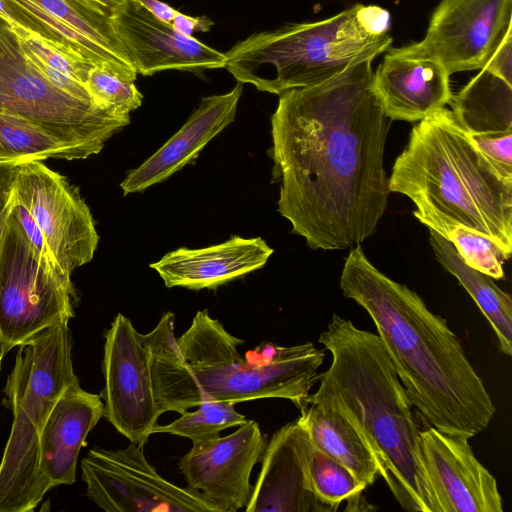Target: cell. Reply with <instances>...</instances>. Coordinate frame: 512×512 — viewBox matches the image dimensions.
Here are the masks:
<instances>
[{
	"label": "cell",
	"instance_id": "8992f818",
	"mask_svg": "<svg viewBox=\"0 0 512 512\" xmlns=\"http://www.w3.org/2000/svg\"><path fill=\"white\" fill-rule=\"evenodd\" d=\"M78 379L68 322L18 346L4 393L13 420L0 462V512H31L50 490L39 469V441L61 394Z\"/></svg>",
	"mask_w": 512,
	"mask_h": 512
},
{
	"label": "cell",
	"instance_id": "7402d4cb",
	"mask_svg": "<svg viewBox=\"0 0 512 512\" xmlns=\"http://www.w3.org/2000/svg\"><path fill=\"white\" fill-rule=\"evenodd\" d=\"M104 416L100 395L72 383L58 398L39 441V469L50 489L75 482L78 455Z\"/></svg>",
	"mask_w": 512,
	"mask_h": 512
},
{
	"label": "cell",
	"instance_id": "ab89813d",
	"mask_svg": "<svg viewBox=\"0 0 512 512\" xmlns=\"http://www.w3.org/2000/svg\"><path fill=\"white\" fill-rule=\"evenodd\" d=\"M6 354H7V352L5 351V349L2 345V342L0 341V370H1L2 360Z\"/></svg>",
	"mask_w": 512,
	"mask_h": 512
},
{
	"label": "cell",
	"instance_id": "603a6c76",
	"mask_svg": "<svg viewBox=\"0 0 512 512\" xmlns=\"http://www.w3.org/2000/svg\"><path fill=\"white\" fill-rule=\"evenodd\" d=\"M297 419L312 445L347 468L365 488L378 476L376 462L352 425L338 412L308 404Z\"/></svg>",
	"mask_w": 512,
	"mask_h": 512
},
{
	"label": "cell",
	"instance_id": "e0dca14e",
	"mask_svg": "<svg viewBox=\"0 0 512 512\" xmlns=\"http://www.w3.org/2000/svg\"><path fill=\"white\" fill-rule=\"evenodd\" d=\"M112 23L137 73L144 76L169 69L197 72L225 67L224 53L177 32L136 0H122Z\"/></svg>",
	"mask_w": 512,
	"mask_h": 512
},
{
	"label": "cell",
	"instance_id": "d4e9b609",
	"mask_svg": "<svg viewBox=\"0 0 512 512\" xmlns=\"http://www.w3.org/2000/svg\"><path fill=\"white\" fill-rule=\"evenodd\" d=\"M468 134L512 131V85L481 69L450 101Z\"/></svg>",
	"mask_w": 512,
	"mask_h": 512
},
{
	"label": "cell",
	"instance_id": "7a4b0ae2",
	"mask_svg": "<svg viewBox=\"0 0 512 512\" xmlns=\"http://www.w3.org/2000/svg\"><path fill=\"white\" fill-rule=\"evenodd\" d=\"M340 288L370 315L410 403L429 426L466 439L488 428L496 408L444 318L378 270L360 244L345 258Z\"/></svg>",
	"mask_w": 512,
	"mask_h": 512
},
{
	"label": "cell",
	"instance_id": "f1b7e54d",
	"mask_svg": "<svg viewBox=\"0 0 512 512\" xmlns=\"http://www.w3.org/2000/svg\"><path fill=\"white\" fill-rule=\"evenodd\" d=\"M235 403L230 401H204L194 412L187 410L167 425H157L154 433H166L186 437L192 442L213 438L220 432L247 422L246 417L237 412Z\"/></svg>",
	"mask_w": 512,
	"mask_h": 512
},
{
	"label": "cell",
	"instance_id": "cb8c5ba5",
	"mask_svg": "<svg viewBox=\"0 0 512 512\" xmlns=\"http://www.w3.org/2000/svg\"><path fill=\"white\" fill-rule=\"evenodd\" d=\"M429 231V241L437 261L469 293L490 323L501 352L511 356L512 298L510 294L501 290L493 278L468 266L448 240L433 230Z\"/></svg>",
	"mask_w": 512,
	"mask_h": 512
},
{
	"label": "cell",
	"instance_id": "ac0fdd59",
	"mask_svg": "<svg viewBox=\"0 0 512 512\" xmlns=\"http://www.w3.org/2000/svg\"><path fill=\"white\" fill-rule=\"evenodd\" d=\"M313 445L295 420L277 430L266 443L261 470L247 512H332L312 491L309 459Z\"/></svg>",
	"mask_w": 512,
	"mask_h": 512
},
{
	"label": "cell",
	"instance_id": "3957f363",
	"mask_svg": "<svg viewBox=\"0 0 512 512\" xmlns=\"http://www.w3.org/2000/svg\"><path fill=\"white\" fill-rule=\"evenodd\" d=\"M174 319L172 312H165L151 332L142 334L162 413L181 414L204 401L236 404L263 398L289 400L300 411L307 407L325 356L313 343H263L246 359L238 351L244 341L207 309L196 312L180 337H175Z\"/></svg>",
	"mask_w": 512,
	"mask_h": 512
},
{
	"label": "cell",
	"instance_id": "484cf974",
	"mask_svg": "<svg viewBox=\"0 0 512 512\" xmlns=\"http://www.w3.org/2000/svg\"><path fill=\"white\" fill-rule=\"evenodd\" d=\"M49 158L75 160L85 159L87 155L38 124L0 111V166L16 167Z\"/></svg>",
	"mask_w": 512,
	"mask_h": 512
},
{
	"label": "cell",
	"instance_id": "4dcf8cb0",
	"mask_svg": "<svg viewBox=\"0 0 512 512\" xmlns=\"http://www.w3.org/2000/svg\"><path fill=\"white\" fill-rule=\"evenodd\" d=\"M443 238L453 245L468 266L493 279L504 278L505 258L496 244L484 234L465 226H455Z\"/></svg>",
	"mask_w": 512,
	"mask_h": 512
},
{
	"label": "cell",
	"instance_id": "9c48e42d",
	"mask_svg": "<svg viewBox=\"0 0 512 512\" xmlns=\"http://www.w3.org/2000/svg\"><path fill=\"white\" fill-rule=\"evenodd\" d=\"M74 296L71 275L35 252L10 212L0 242V341L5 351L69 322Z\"/></svg>",
	"mask_w": 512,
	"mask_h": 512
},
{
	"label": "cell",
	"instance_id": "52a82bcc",
	"mask_svg": "<svg viewBox=\"0 0 512 512\" xmlns=\"http://www.w3.org/2000/svg\"><path fill=\"white\" fill-rule=\"evenodd\" d=\"M356 11L357 4L321 21L253 33L225 53V68L238 82L277 95L321 83L392 43L388 34L365 32Z\"/></svg>",
	"mask_w": 512,
	"mask_h": 512
},
{
	"label": "cell",
	"instance_id": "4fadbf2b",
	"mask_svg": "<svg viewBox=\"0 0 512 512\" xmlns=\"http://www.w3.org/2000/svg\"><path fill=\"white\" fill-rule=\"evenodd\" d=\"M512 0H442L424 39L396 52L440 63L449 75L483 69L511 30Z\"/></svg>",
	"mask_w": 512,
	"mask_h": 512
},
{
	"label": "cell",
	"instance_id": "277c9868",
	"mask_svg": "<svg viewBox=\"0 0 512 512\" xmlns=\"http://www.w3.org/2000/svg\"><path fill=\"white\" fill-rule=\"evenodd\" d=\"M319 342L332 361L307 405L328 407L352 425L403 509L439 512L422 464L413 406L379 336L333 314Z\"/></svg>",
	"mask_w": 512,
	"mask_h": 512
},
{
	"label": "cell",
	"instance_id": "7c38bea8",
	"mask_svg": "<svg viewBox=\"0 0 512 512\" xmlns=\"http://www.w3.org/2000/svg\"><path fill=\"white\" fill-rule=\"evenodd\" d=\"M102 371L105 418L130 442L145 444L163 413L155 397L149 350L121 313L105 333Z\"/></svg>",
	"mask_w": 512,
	"mask_h": 512
},
{
	"label": "cell",
	"instance_id": "ffe728a7",
	"mask_svg": "<svg viewBox=\"0 0 512 512\" xmlns=\"http://www.w3.org/2000/svg\"><path fill=\"white\" fill-rule=\"evenodd\" d=\"M449 76L433 59L390 48L373 72V89L389 119L416 122L450 103Z\"/></svg>",
	"mask_w": 512,
	"mask_h": 512
},
{
	"label": "cell",
	"instance_id": "f546056e",
	"mask_svg": "<svg viewBox=\"0 0 512 512\" xmlns=\"http://www.w3.org/2000/svg\"><path fill=\"white\" fill-rule=\"evenodd\" d=\"M86 86L96 106L119 116H130L142 104L133 81L100 66L90 69Z\"/></svg>",
	"mask_w": 512,
	"mask_h": 512
},
{
	"label": "cell",
	"instance_id": "5bb4252c",
	"mask_svg": "<svg viewBox=\"0 0 512 512\" xmlns=\"http://www.w3.org/2000/svg\"><path fill=\"white\" fill-rule=\"evenodd\" d=\"M35 35L135 81L137 71L112 23L122 0H9Z\"/></svg>",
	"mask_w": 512,
	"mask_h": 512
},
{
	"label": "cell",
	"instance_id": "d590c367",
	"mask_svg": "<svg viewBox=\"0 0 512 512\" xmlns=\"http://www.w3.org/2000/svg\"><path fill=\"white\" fill-rule=\"evenodd\" d=\"M214 22L206 16H190L180 11L174 16L171 26L182 35L192 37L194 32H208Z\"/></svg>",
	"mask_w": 512,
	"mask_h": 512
},
{
	"label": "cell",
	"instance_id": "2e32d148",
	"mask_svg": "<svg viewBox=\"0 0 512 512\" xmlns=\"http://www.w3.org/2000/svg\"><path fill=\"white\" fill-rule=\"evenodd\" d=\"M422 464L439 512H502L497 481L466 438L433 426L420 432Z\"/></svg>",
	"mask_w": 512,
	"mask_h": 512
},
{
	"label": "cell",
	"instance_id": "e575fe53",
	"mask_svg": "<svg viewBox=\"0 0 512 512\" xmlns=\"http://www.w3.org/2000/svg\"><path fill=\"white\" fill-rule=\"evenodd\" d=\"M356 17L363 30L373 36L385 35L390 28V14L380 6L357 4Z\"/></svg>",
	"mask_w": 512,
	"mask_h": 512
},
{
	"label": "cell",
	"instance_id": "30bf717a",
	"mask_svg": "<svg viewBox=\"0 0 512 512\" xmlns=\"http://www.w3.org/2000/svg\"><path fill=\"white\" fill-rule=\"evenodd\" d=\"M143 447L90 449L81 460L88 498L108 512H217L199 491L159 475Z\"/></svg>",
	"mask_w": 512,
	"mask_h": 512
},
{
	"label": "cell",
	"instance_id": "9a60e30c",
	"mask_svg": "<svg viewBox=\"0 0 512 512\" xmlns=\"http://www.w3.org/2000/svg\"><path fill=\"white\" fill-rule=\"evenodd\" d=\"M265 446L258 423L247 420L227 436L193 442L179 469L187 485L199 491L217 512H236L250 500V475Z\"/></svg>",
	"mask_w": 512,
	"mask_h": 512
},
{
	"label": "cell",
	"instance_id": "8d00e7d4",
	"mask_svg": "<svg viewBox=\"0 0 512 512\" xmlns=\"http://www.w3.org/2000/svg\"><path fill=\"white\" fill-rule=\"evenodd\" d=\"M0 18L10 27H20L34 32L31 22L9 0H0Z\"/></svg>",
	"mask_w": 512,
	"mask_h": 512
},
{
	"label": "cell",
	"instance_id": "d6986e66",
	"mask_svg": "<svg viewBox=\"0 0 512 512\" xmlns=\"http://www.w3.org/2000/svg\"><path fill=\"white\" fill-rule=\"evenodd\" d=\"M243 83L228 93L202 98L185 124L140 166L130 170L120 187L123 195L143 192L167 180L188 164H194L200 151L230 125L236 116Z\"/></svg>",
	"mask_w": 512,
	"mask_h": 512
},
{
	"label": "cell",
	"instance_id": "6da1fadb",
	"mask_svg": "<svg viewBox=\"0 0 512 512\" xmlns=\"http://www.w3.org/2000/svg\"><path fill=\"white\" fill-rule=\"evenodd\" d=\"M371 62L282 92L271 116L278 212L315 250L361 244L387 208L384 151L392 120L374 92Z\"/></svg>",
	"mask_w": 512,
	"mask_h": 512
},
{
	"label": "cell",
	"instance_id": "4316f807",
	"mask_svg": "<svg viewBox=\"0 0 512 512\" xmlns=\"http://www.w3.org/2000/svg\"><path fill=\"white\" fill-rule=\"evenodd\" d=\"M11 29L23 52L50 83L75 98L94 104L86 83L90 69L96 65L23 28Z\"/></svg>",
	"mask_w": 512,
	"mask_h": 512
},
{
	"label": "cell",
	"instance_id": "d6a6232c",
	"mask_svg": "<svg viewBox=\"0 0 512 512\" xmlns=\"http://www.w3.org/2000/svg\"><path fill=\"white\" fill-rule=\"evenodd\" d=\"M10 212L18 221L21 229L23 230L26 238L28 239L35 252L45 260L55 261L39 225L33 216L29 213V211L16 200L14 193Z\"/></svg>",
	"mask_w": 512,
	"mask_h": 512
},
{
	"label": "cell",
	"instance_id": "ba28073f",
	"mask_svg": "<svg viewBox=\"0 0 512 512\" xmlns=\"http://www.w3.org/2000/svg\"><path fill=\"white\" fill-rule=\"evenodd\" d=\"M0 111L28 119L80 148L87 157L130 122L75 98L50 83L21 49L11 27L0 18Z\"/></svg>",
	"mask_w": 512,
	"mask_h": 512
},
{
	"label": "cell",
	"instance_id": "74e56055",
	"mask_svg": "<svg viewBox=\"0 0 512 512\" xmlns=\"http://www.w3.org/2000/svg\"><path fill=\"white\" fill-rule=\"evenodd\" d=\"M158 19L171 24L178 10L160 0H136Z\"/></svg>",
	"mask_w": 512,
	"mask_h": 512
},
{
	"label": "cell",
	"instance_id": "44dd1931",
	"mask_svg": "<svg viewBox=\"0 0 512 512\" xmlns=\"http://www.w3.org/2000/svg\"><path fill=\"white\" fill-rule=\"evenodd\" d=\"M274 250L261 238L233 235L201 249L179 248L151 263L167 288L215 289L262 268Z\"/></svg>",
	"mask_w": 512,
	"mask_h": 512
},
{
	"label": "cell",
	"instance_id": "5b68a950",
	"mask_svg": "<svg viewBox=\"0 0 512 512\" xmlns=\"http://www.w3.org/2000/svg\"><path fill=\"white\" fill-rule=\"evenodd\" d=\"M389 190L411 199L414 216L429 230L443 237L452 227H468L510 258L512 182L497 174L452 110L440 108L413 126Z\"/></svg>",
	"mask_w": 512,
	"mask_h": 512
},
{
	"label": "cell",
	"instance_id": "83f0119b",
	"mask_svg": "<svg viewBox=\"0 0 512 512\" xmlns=\"http://www.w3.org/2000/svg\"><path fill=\"white\" fill-rule=\"evenodd\" d=\"M308 472L313 493L332 512L336 511L344 500L348 501L345 510L368 509V504L362 497L366 488L347 468L314 446L309 459Z\"/></svg>",
	"mask_w": 512,
	"mask_h": 512
},
{
	"label": "cell",
	"instance_id": "f35d334b",
	"mask_svg": "<svg viewBox=\"0 0 512 512\" xmlns=\"http://www.w3.org/2000/svg\"><path fill=\"white\" fill-rule=\"evenodd\" d=\"M13 202V191L11 189V194L8 201L5 205L0 209V242L4 233V229L10 214L11 206Z\"/></svg>",
	"mask_w": 512,
	"mask_h": 512
},
{
	"label": "cell",
	"instance_id": "836d02e7",
	"mask_svg": "<svg viewBox=\"0 0 512 512\" xmlns=\"http://www.w3.org/2000/svg\"><path fill=\"white\" fill-rule=\"evenodd\" d=\"M483 69L512 85V30L506 33Z\"/></svg>",
	"mask_w": 512,
	"mask_h": 512
},
{
	"label": "cell",
	"instance_id": "1f68e13d",
	"mask_svg": "<svg viewBox=\"0 0 512 512\" xmlns=\"http://www.w3.org/2000/svg\"><path fill=\"white\" fill-rule=\"evenodd\" d=\"M468 135L497 174L512 182V131Z\"/></svg>",
	"mask_w": 512,
	"mask_h": 512
},
{
	"label": "cell",
	"instance_id": "8fae6325",
	"mask_svg": "<svg viewBox=\"0 0 512 512\" xmlns=\"http://www.w3.org/2000/svg\"><path fill=\"white\" fill-rule=\"evenodd\" d=\"M14 196L39 225L60 268L70 274L90 262L99 236L79 189L39 160L15 168Z\"/></svg>",
	"mask_w": 512,
	"mask_h": 512
}]
</instances>
